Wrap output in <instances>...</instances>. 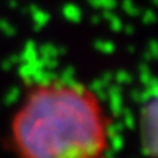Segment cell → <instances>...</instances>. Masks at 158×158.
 Instances as JSON below:
<instances>
[{
    "label": "cell",
    "instance_id": "obj_1",
    "mask_svg": "<svg viewBox=\"0 0 158 158\" xmlns=\"http://www.w3.org/2000/svg\"><path fill=\"white\" fill-rule=\"evenodd\" d=\"M110 117L103 101L74 81H46L27 92L10 123L18 158H108Z\"/></svg>",
    "mask_w": 158,
    "mask_h": 158
},
{
    "label": "cell",
    "instance_id": "obj_2",
    "mask_svg": "<svg viewBox=\"0 0 158 158\" xmlns=\"http://www.w3.org/2000/svg\"><path fill=\"white\" fill-rule=\"evenodd\" d=\"M156 101L147 104L144 111L142 112L140 121V136H142V146L146 154L150 157L156 156L157 151V136H156Z\"/></svg>",
    "mask_w": 158,
    "mask_h": 158
}]
</instances>
